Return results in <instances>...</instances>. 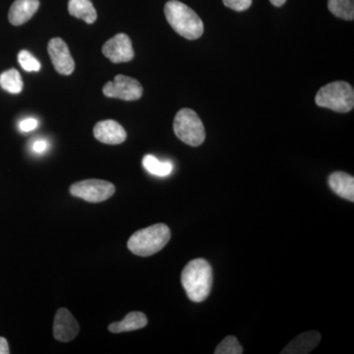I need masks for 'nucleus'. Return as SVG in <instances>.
Returning a JSON list of instances; mask_svg holds the SVG:
<instances>
[{
    "label": "nucleus",
    "instance_id": "obj_1",
    "mask_svg": "<svg viewBox=\"0 0 354 354\" xmlns=\"http://www.w3.org/2000/svg\"><path fill=\"white\" fill-rule=\"evenodd\" d=\"M181 283L191 301H205L213 286V270L205 259L190 261L181 274Z\"/></svg>",
    "mask_w": 354,
    "mask_h": 354
},
{
    "label": "nucleus",
    "instance_id": "obj_2",
    "mask_svg": "<svg viewBox=\"0 0 354 354\" xmlns=\"http://www.w3.org/2000/svg\"><path fill=\"white\" fill-rule=\"evenodd\" d=\"M165 18L172 29L183 38L199 39L204 32L201 18L190 7L178 0H169L165 6Z\"/></svg>",
    "mask_w": 354,
    "mask_h": 354
},
{
    "label": "nucleus",
    "instance_id": "obj_3",
    "mask_svg": "<svg viewBox=\"0 0 354 354\" xmlns=\"http://www.w3.org/2000/svg\"><path fill=\"white\" fill-rule=\"evenodd\" d=\"M171 230L165 223H156L134 232L128 241V249L134 255L149 257L160 252L171 241Z\"/></svg>",
    "mask_w": 354,
    "mask_h": 354
},
{
    "label": "nucleus",
    "instance_id": "obj_4",
    "mask_svg": "<svg viewBox=\"0 0 354 354\" xmlns=\"http://www.w3.org/2000/svg\"><path fill=\"white\" fill-rule=\"evenodd\" d=\"M315 102L320 108L332 109L337 113H349L354 106L353 88L344 81L327 84L317 93Z\"/></svg>",
    "mask_w": 354,
    "mask_h": 354
},
{
    "label": "nucleus",
    "instance_id": "obj_5",
    "mask_svg": "<svg viewBox=\"0 0 354 354\" xmlns=\"http://www.w3.org/2000/svg\"><path fill=\"white\" fill-rule=\"evenodd\" d=\"M174 130L177 138L192 147L201 146L206 139V131L198 114L190 109H183L176 113Z\"/></svg>",
    "mask_w": 354,
    "mask_h": 354
},
{
    "label": "nucleus",
    "instance_id": "obj_6",
    "mask_svg": "<svg viewBox=\"0 0 354 354\" xmlns=\"http://www.w3.org/2000/svg\"><path fill=\"white\" fill-rule=\"evenodd\" d=\"M114 192L115 187L113 184L101 179H87L70 186L72 196L90 203L106 201L113 196Z\"/></svg>",
    "mask_w": 354,
    "mask_h": 354
},
{
    "label": "nucleus",
    "instance_id": "obj_7",
    "mask_svg": "<svg viewBox=\"0 0 354 354\" xmlns=\"http://www.w3.org/2000/svg\"><path fill=\"white\" fill-rule=\"evenodd\" d=\"M102 93L108 97L122 101H137L143 95V87L136 79L124 75L115 76L102 88Z\"/></svg>",
    "mask_w": 354,
    "mask_h": 354
},
{
    "label": "nucleus",
    "instance_id": "obj_8",
    "mask_svg": "<svg viewBox=\"0 0 354 354\" xmlns=\"http://www.w3.org/2000/svg\"><path fill=\"white\" fill-rule=\"evenodd\" d=\"M102 50L104 57L115 64L131 62L135 55L131 39L123 32L109 39Z\"/></svg>",
    "mask_w": 354,
    "mask_h": 354
},
{
    "label": "nucleus",
    "instance_id": "obj_9",
    "mask_svg": "<svg viewBox=\"0 0 354 354\" xmlns=\"http://www.w3.org/2000/svg\"><path fill=\"white\" fill-rule=\"evenodd\" d=\"M48 55L57 73L70 75L75 69V62L70 53L68 46L60 38L51 39L48 46Z\"/></svg>",
    "mask_w": 354,
    "mask_h": 354
},
{
    "label": "nucleus",
    "instance_id": "obj_10",
    "mask_svg": "<svg viewBox=\"0 0 354 354\" xmlns=\"http://www.w3.org/2000/svg\"><path fill=\"white\" fill-rule=\"evenodd\" d=\"M78 323L68 310L60 308L55 314L53 323V335L58 342H68L79 334Z\"/></svg>",
    "mask_w": 354,
    "mask_h": 354
},
{
    "label": "nucleus",
    "instance_id": "obj_11",
    "mask_svg": "<svg viewBox=\"0 0 354 354\" xmlns=\"http://www.w3.org/2000/svg\"><path fill=\"white\" fill-rule=\"evenodd\" d=\"M94 136L97 141L106 145H120L127 138L124 128L115 120H102L94 127Z\"/></svg>",
    "mask_w": 354,
    "mask_h": 354
},
{
    "label": "nucleus",
    "instance_id": "obj_12",
    "mask_svg": "<svg viewBox=\"0 0 354 354\" xmlns=\"http://www.w3.org/2000/svg\"><path fill=\"white\" fill-rule=\"evenodd\" d=\"M39 7V0H15L9 10V22L14 26L25 24L38 11Z\"/></svg>",
    "mask_w": 354,
    "mask_h": 354
},
{
    "label": "nucleus",
    "instance_id": "obj_13",
    "mask_svg": "<svg viewBox=\"0 0 354 354\" xmlns=\"http://www.w3.org/2000/svg\"><path fill=\"white\" fill-rule=\"evenodd\" d=\"M320 341V333L316 332V330L304 333V334L297 335L293 341H291L281 351V354L310 353L314 348H317Z\"/></svg>",
    "mask_w": 354,
    "mask_h": 354
},
{
    "label": "nucleus",
    "instance_id": "obj_14",
    "mask_svg": "<svg viewBox=\"0 0 354 354\" xmlns=\"http://www.w3.org/2000/svg\"><path fill=\"white\" fill-rule=\"evenodd\" d=\"M328 183H329L330 189L334 191L335 194L348 201H354V178L353 176L342 171L334 172L329 176Z\"/></svg>",
    "mask_w": 354,
    "mask_h": 354
},
{
    "label": "nucleus",
    "instance_id": "obj_15",
    "mask_svg": "<svg viewBox=\"0 0 354 354\" xmlns=\"http://www.w3.org/2000/svg\"><path fill=\"white\" fill-rule=\"evenodd\" d=\"M147 324H148V319L145 314L142 312H130L120 322L111 324L109 326V330L113 334L131 332V330L143 329Z\"/></svg>",
    "mask_w": 354,
    "mask_h": 354
},
{
    "label": "nucleus",
    "instance_id": "obj_16",
    "mask_svg": "<svg viewBox=\"0 0 354 354\" xmlns=\"http://www.w3.org/2000/svg\"><path fill=\"white\" fill-rule=\"evenodd\" d=\"M70 15L85 21L87 24H93L97 18V11L91 0H69Z\"/></svg>",
    "mask_w": 354,
    "mask_h": 354
},
{
    "label": "nucleus",
    "instance_id": "obj_17",
    "mask_svg": "<svg viewBox=\"0 0 354 354\" xmlns=\"http://www.w3.org/2000/svg\"><path fill=\"white\" fill-rule=\"evenodd\" d=\"M22 77L16 69H9L0 75V87L10 94H19L23 90Z\"/></svg>",
    "mask_w": 354,
    "mask_h": 354
},
{
    "label": "nucleus",
    "instance_id": "obj_18",
    "mask_svg": "<svg viewBox=\"0 0 354 354\" xmlns=\"http://www.w3.org/2000/svg\"><path fill=\"white\" fill-rule=\"evenodd\" d=\"M143 165L147 171L156 176H169L174 169V165L169 162H160L155 156L147 155L143 158Z\"/></svg>",
    "mask_w": 354,
    "mask_h": 354
},
{
    "label": "nucleus",
    "instance_id": "obj_19",
    "mask_svg": "<svg viewBox=\"0 0 354 354\" xmlns=\"http://www.w3.org/2000/svg\"><path fill=\"white\" fill-rule=\"evenodd\" d=\"M328 8L335 16L342 19L348 21L354 19L353 0H329Z\"/></svg>",
    "mask_w": 354,
    "mask_h": 354
},
{
    "label": "nucleus",
    "instance_id": "obj_20",
    "mask_svg": "<svg viewBox=\"0 0 354 354\" xmlns=\"http://www.w3.org/2000/svg\"><path fill=\"white\" fill-rule=\"evenodd\" d=\"M243 349L239 339L234 335H228L216 346L215 354H241Z\"/></svg>",
    "mask_w": 354,
    "mask_h": 354
},
{
    "label": "nucleus",
    "instance_id": "obj_21",
    "mask_svg": "<svg viewBox=\"0 0 354 354\" xmlns=\"http://www.w3.org/2000/svg\"><path fill=\"white\" fill-rule=\"evenodd\" d=\"M18 62L25 71L38 72L41 69V64L31 53L28 50H21L18 55Z\"/></svg>",
    "mask_w": 354,
    "mask_h": 354
},
{
    "label": "nucleus",
    "instance_id": "obj_22",
    "mask_svg": "<svg viewBox=\"0 0 354 354\" xmlns=\"http://www.w3.org/2000/svg\"><path fill=\"white\" fill-rule=\"evenodd\" d=\"M253 0H223V4L232 10L245 11L252 4Z\"/></svg>",
    "mask_w": 354,
    "mask_h": 354
},
{
    "label": "nucleus",
    "instance_id": "obj_23",
    "mask_svg": "<svg viewBox=\"0 0 354 354\" xmlns=\"http://www.w3.org/2000/svg\"><path fill=\"white\" fill-rule=\"evenodd\" d=\"M38 120L35 118H26L19 123V129L23 132H30L38 127Z\"/></svg>",
    "mask_w": 354,
    "mask_h": 354
},
{
    "label": "nucleus",
    "instance_id": "obj_24",
    "mask_svg": "<svg viewBox=\"0 0 354 354\" xmlns=\"http://www.w3.org/2000/svg\"><path fill=\"white\" fill-rule=\"evenodd\" d=\"M48 149V141L44 139L36 140L32 145V150L36 153H44Z\"/></svg>",
    "mask_w": 354,
    "mask_h": 354
},
{
    "label": "nucleus",
    "instance_id": "obj_25",
    "mask_svg": "<svg viewBox=\"0 0 354 354\" xmlns=\"http://www.w3.org/2000/svg\"><path fill=\"white\" fill-rule=\"evenodd\" d=\"M9 353H10V351H9L8 342L4 337H0V354Z\"/></svg>",
    "mask_w": 354,
    "mask_h": 354
},
{
    "label": "nucleus",
    "instance_id": "obj_26",
    "mask_svg": "<svg viewBox=\"0 0 354 354\" xmlns=\"http://www.w3.org/2000/svg\"><path fill=\"white\" fill-rule=\"evenodd\" d=\"M286 0H270V2L272 4V6L277 7L283 6V4L286 3Z\"/></svg>",
    "mask_w": 354,
    "mask_h": 354
}]
</instances>
